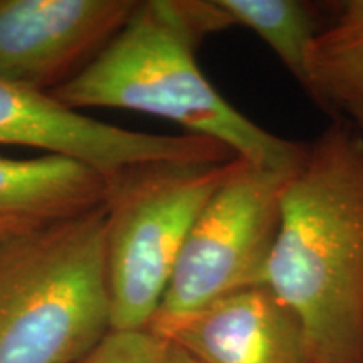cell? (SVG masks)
Returning <instances> with one entry per match:
<instances>
[{
	"instance_id": "cell-1",
	"label": "cell",
	"mask_w": 363,
	"mask_h": 363,
	"mask_svg": "<svg viewBox=\"0 0 363 363\" xmlns=\"http://www.w3.org/2000/svg\"><path fill=\"white\" fill-rule=\"evenodd\" d=\"M266 286L321 363H363V136L340 118L286 184Z\"/></svg>"
},
{
	"instance_id": "cell-2",
	"label": "cell",
	"mask_w": 363,
	"mask_h": 363,
	"mask_svg": "<svg viewBox=\"0 0 363 363\" xmlns=\"http://www.w3.org/2000/svg\"><path fill=\"white\" fill-rule=\"evenodd\" d=\"M230 27L216 0H147L76 78L52 91L74 110L116 108L175 121L189 135L229 147L235 157L294 170L308 143L256 125L208 83L195 61L203 38Z\"/></svg>"
},
{
	"instance_id": "cell-3",
	"label": "cell",
	"mask_w": 363,
	"mask_h": 363,
	"mask_svg": "<svg viewBox=\"0 0 363 363\" xmlns=\"http://www.w3.org/2000/svg\"><path fill=\"white\" fill-rule=\"evenodd\" d=\"M110 331L104 203L0 246V363H79Z\"/></svg>"
},
{
	"instance_id": "cell-4",
	"label": "cell",
	"mask_w": 363,
	"mask_h": 363,
	"mask_svg": "<svg viewBox=\"0 0 363 363\" xmlns=\"http://www.w3.org/2000/svg\"><path fill=\"white\" fill-rule=\"evenodd\" d=\"M235 158L212 165L153 163L106 182L111 330H148L190 229Z\"/></svg>"
},
{
	"instance_id": "cell-5",
	"label": "cell",
	"mask_w": 363,
	"mask_h": 363,
	"mask_svg": "<svg viewBox=\"0 0 363 363\" xmlns=\"http://www.w3.org/2000/svg\"><path fill=\"white\" fill-rule=\"evenodd\" d=\"M294 170L235 158L230 174L208 199L187 235L155 318L162 335L217 299L266 284L281 225V206Z\"/></svg>"
},
{
	"instance_id": "cell-6",
	"label": "cell",
	"mask_w": 363,
	"mask_h": 363,
	"mask_svg": "<svg viewBox=\"0 0 363 363\" xmlns=\"http://www.w3.org/2000/svg\"><path fill=\"white\" fill-rule=\"evenodd\" d=\"M0 145L27 147L78 162L110 182L153 163H225V145L197 135H152L120 128L67 106L51 93L0 79Z\"/></svg>"
},
{
	"instance_id": "cell-7",
	"label": "cell",
	"mask_w": 363,
	"mask_h": 363,
	"mask_svg": "<svg viewBox=\"0 0 363 363\" xmlns=\"http://www.w3.org/2000/svg\"><path fill=\"white\" fill-rule=\"evenodd\" d=\"M136 0H0V79L52 93L120 33Z\"/></svg>"
},
{
	"instance_id": "cell-8",
	"label": "cell",
	"mask_w": 363,
	"mask_h": 363,
	"mask_svg": "<svg viewBox=\"0 0 363 363\" xmlns=\"http://www.w3.org/2000/svg\"><path fill=\"white\" fill-rule=\"evenodd\" d=\"M157 337L201 363H321L299 318L266 284L227 294Z\"/></svg>"
},
{
	"instance_id": "cell-9",
	"label": "cell",
	"mask_w": 363,
	"mask_h": 363,
	"mask_svg": "<svg viewBox=\"0 0 363 363\" xmlns=\"http://www.w3.org/2000/svg\"><path fill=\"white\" fill-rule=\"evenodd\" d=\"M106 180L67 158L0 157V219L49 224L104 203Z\"/></svg>"
},
{
	"instance_id": "cell-10",
	"label": "cell",
	"mask_w": 363,
	"mask_h": 363,
	"mask_svg": "<svg viewBox=\"0 0 363 363\" xmlns=\"http://www.w3.org/2000/svg\"><path fill=\"white\" fill-rule=\"evenodd\" d=\"M305 91L323 110L363 111V0H348L310 49Z\"/></svg>"
},
{
	"instance_id": "cell-11",
	"label": "cell",
	"mask_w": 363,
	"mask_h": 363,
	"mask_svg": "<svg viewBox=\"0 0 363 363\" xmlns=\"http://www.w3.org/2000/svg\"><path fill=\"white\" fill-rule=\"evenodd\" d=\"M230 27L259 35L293 78L305 88L310 49L326 22L318 7L301 0H216Z\"/></svg>"
},
{
	"instance_id": "cell-12",
	"label": "cell",
	"mask_w": 363,
	"mask_h": 363,
	"mask_svg": "<svg viewBox=\"0 0 363 363\" xmlns=\"http://www.w3.org/2000/svg\"><path fill=\"white\" fill-rule=\"evenodd\" d=\"M165 347V340L150 330H111L79 363H163Z\"/></svg>"
},
{
	"instance_id": "cell-13",
	"label": "cell",
	"mask_w": 363,
	"mask_h": 363,
	"mask_svg": "<svg viewBox=\"0 0 363 363\" xmlns=\"http://www.w3.org/2000/svg\"><path fill=\"white\" fill-rule=\"evenodd\" d=\"M44 224H30V222L24 220H13V219H0V246L4 242H7L9 239L16 238L26 230L34 229V227H39Z\"/></svg>"
},
{
	"instance_id": "cell-14",
	"label": "cell",
	"mask_w": 363,
	"mask_h": 363,
	"mask_svg": "<svg viewBox=\"0 0 363 363\" xmlns=\"http://www.w3.org/2000/svg\"><path fill=\"white\" fill-rule=\"evenodd\" d=\"M167 342V340H165ZM163 363H201L199 360L184 350V348L177 347L175 343L167 342L165 347V357H163Z\"/></svg>"
},
{
	"instance_id": "cell-15",
	"label": "cell",
	"mask_w": 363,
	"mask_h": 363,
	"mask_svg": "<svg viewBox=\"0 0 363 363\" xmlns=\"http://www.w3.org/2000/svg\"><path fill=\"white\" fill-rule=\"evenodd\" d=\"M348 118H350V120H352V125L358 130V133L363 136V111L353 113V115H350Z\"/></svg>"
}]
</instances>
